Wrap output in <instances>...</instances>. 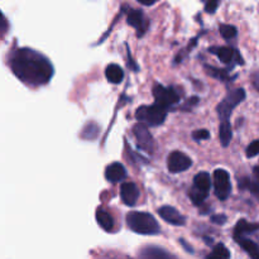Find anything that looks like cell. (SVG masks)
Wrapping results in <instances>:
<instances>
[{"label": "cell", "mask_w": 259, "mask_h": 259, "mask_svg": "<svg viewBox=\"0 0 259 259\" xmlns=\"http://www.w3.org/2000/svg\"><path fill=\"white\" fill-rule=\"evenodd\" d=\"M126 177V169L119 162H113V163L109 164L105 169V179L108 180L111 184H115V182L121 181L123 179Z\"/></svg>", "instance_id": "4fadbf2b"}, {"label": "cell", "mask_w": 259, "mask_h": 259, "mask_svg": "<svg viewBox=\"0 0 259 259\" xmlns=\"http://www.w3.org/2000/svg\"><path fill=\"white\" fill-rule=\"evenodd\" d=\"M214 192L219 200H227L232 192V182H230V176L225 169L218 168L214 171Z\"/></svg>", "instance_id": "5b68a950"}, {"label": "cell", "mask_w": 259, "mask_h": 259, "mask_svg": "<svg viewBox=\"0 0 259 259\" xmlns=\"http://www.w3.org/2000/svg\"><path fill=\"white\" fill-rule=\"evenodd\" d=\"M247 157H249V158H253V157L258 156L259 154V141H253L252 143L248 146L247 148Z\"/></svg>", "instance_id": "484cf974"}, {"label": "cell", "mask_w": 259, "mask_h": 259, "mask_svg": "<svg viewBox=\"0 0 259 259\" xmlns=\"http://www.w3.org/2000/svg\"><path fill=\"white\" fill-rule=\"evenodd\" d=\"M137 2L142 5H153L154 3H157L158 0H137Z\"/></svg>", "instance_id": "d6a6232c"}, {"label": "cell", "mask_w": 259, "mask_h": 259, "mask_svg": "<svg viewBox=\"0 0 259 259\" xmlns=\"http://www.w3.org/2000/svg\"><path fill=\"white\" fill-rule=\"evenodd\" d=\"M126 225L132 232L142 235H154L161 232L158 222L148 212L131 211L126 215Z\"/></svg>", "instance_id": "7a4b0ae2"}, {"label": "cell", "mask_w": 259, "mask_h": 259, "mask_svg": "<svg viewBox=\"0 0 259 259\" xmlns=\"http://www.w3.org/2000/svg\"><path fill=\"white\" fill-rule=\"evenodd\" d=\"M230 257V252L224 244L219 243V244L215 245L214 250H212L211 254L207 255V258H229Z\"/></svg>", "instance_id": "7402d4cb"}, {"label": "cell", "mask_w": 259, "mask_h": 259, "mask_svg": "<svg viewBox=\"0 0 259 259\" xmlns=\"http://www.w3.org/2000/svg\"><path fill=\"white\" fill-rule=\"evenodd\" d=\"M233 131L230 123H220V143L223 147H228L232 142Z\"/></svg>", "instance_id": "44dd1931"}, {"label": "cell", "mask_w": 259, "mask_h": 259, "mask_svg": "<svg viewBox=\"0 0 259 259\" xmlns=\"http://www.w3.org/2000/svg\"><path fill=\"white\" fill-rule=\"evenodd\" d=\"M258 229H259L258 224H250V223L245 222V220H240V222L237 224V227H235L234 238L244 237L245 234H250V233L255 232V230Z\"/></svg>", "instance_id": "ffe728a7"}, {"label": "cell", "mask_w": 259, "mask_h": 259, "mask_svg": "<svg viewBox=\"0 0 259 259\" xmlns=\"http://www.w3.org/2000/svg\"><path fill=\"white\" fill-rule=\"evenodd\" d=\"M126 23L138 30V35L144 34L148 28V20L144 18V13L138 9H129L126 13Z\"/></svg>", "instance_id": "30bf717a"}, {"label": "cell", "mask_w": 259, "mask_h": 259, "mask_svg": "<svg viewBox=\"0 0 259 259\" xmlns=\"http://www.w3.org/2000/svg\"><path fill=\"white\" fill-rule=\"evenodd\" d=\"M96 222L98 224L103 228L105 232H113L114 230V220L111 218V215L109 214L106 210L104 209H98L96 210Z\"/></svg>", "instance_id": "9a60e30c"}, {"label": "cell", "mask_w": 259, "mask_h": 259, "mask_svg": "<svg viewBox=\"0 0 259 259\" xmlns=\"http://www.w3.org/2000/svg\"><path fill=\"white\" fill-rule=\"evenodd\" d=\"M100 133V128L95 121H89L81 132V138L85 141H95Z\"/></svg>", "instance_id": "d6986e66"}, {"label": "cell", "mask_w": 259, "mask_h": 259, "mask_svg": "<svg viewBox=\"0 0 259 259\" xmlns=\"http://www.w3.org/2000/svg\"><path fill=\"white\" fill-rule=\"evenodd\" d=\"M197 103H199V98H197V96H194V98H191V99H189V100H187L185 108H192V106L196 105Z\"/></svg>", "instance_id": "4dcf8cb0"}, {"label": "cell", "mask_w": 259, "mask_h": 259, "mask_svg": "<svg viewBox=\"0 0 259 259\" xmlns=\"http://www.w3.org/2000/svg\"><path fill=\"white\" fill-rule=\"evenodd\" d=\"M219 3L220 0H207V2H205V12L210 13V14L215 13L218 7H219Z\"/></svg>", "instance_id": "83f0119b"}, {"label": "cell", "mask_w": 259, "mask_h": 259, "mask_svg": "<svg viewBox=\"0 0 259 259\" xmlns=\"http://www.w3.org/2000/svg\"><path fill=\"white\" fill-rule=\"evenodd\" d=\"M180 243H181V244L184 245V247H185V249H186L187 252H189V253H194V248H192V247H190V245L187 244L186 242H185V239H182V238H181V239H180Z\"/></svg>", "instance_id": "1f68e13d"}, {"label": "cell", "mask_w": 259, "mask_h": 259, "mask_svg": "<svg viewBox=\"0 0 259 259\" xmlns=\"http://www.w3.org/2000/svg\"><path fill=\"white\" fill-rule=\"evenodd\" d=\"M158 215L167 222L168 224L176 225V227H182L185 225V217L179 212V210L172 206H162L158 209Z\"/></svg>", "instance_id": "7c38bea8"}, {"label": "cell", "mask_w": 259, "mask_h": 259, "mask_svg": "<svg viewBox=\"0 0 259 259\" xmlns=\"http://www.w3.org/2000/svg\"><path fill=\"white\" fill-rule=\"evenodd\" d=\"M211 222L212 223H215V224H218V225H223V224H225V223H227V217H225V215H212L211 217Z\"/></svg>", "instance_id": "f1b7e54d"}, {"label": "cell", "mask_w": 259, "mask_h": 259, "mask_svg": "<svg viewBox=\"0 0 259 259\" xmlns=\"http://www.w3.org/2000/svg\"><path fill=\"white\" fill-rule=\"evenodd\" d=\"M201 2H204V3H205V2H207V0H201Z\"/></svg>", "instance_id": "e575fe53"}, {"label": "cell", "mask_w": 259, "mask_h": 259, "mask_svg": "<svg viewBox=\"0 0 259 259\" xmlns=\"http://www.w3.org/2000/svg\"><path fill=\"white\" fill-rule=\"evenodd\" d=\"M166 116L167 108H164L158 103L153 104V105L139 106L136 111L137 120L148 126L162 125L166 120Z\"/></svg>", "instance_id": "3957f363"}, {"label": "cell", "mask_w": 259, "mask_h": 259, "mask_svg": "<svg viewBox=\"0 0 259 259\" xmlns=\"http://www.w3.org/2000/svg\"><path fill=\"white\" fill-rule=\"evenodd\" d=\"M235 240L239 243L240 247H242L243 249H244L245 252H247L248 254L250 255V257H252V258H259V248L254 242H252V240L247 239V238H244V237L235 238Z\"/></svg>", "instance_id": "ac0fdd59"}, {"label": "cell", "mask_w": 259, "mask_h": 259, "mask_svg": "<svg viewBox=\"0 0 259 259\" xmlns=\"http://www.w3.org/2000/svg\"><path fill=\"white\" fill-rule=\"evenodd\" d=\"M254 177H255V180L259 182V167H255L254 168Z\"/></svg>", "instance_id": "836d02e7"}, {"label": "cell", "mask_w": 259, "mask_h": 259, "mask_svg": "<svg viewBox=\"0 0 259 259\" xmlns=\"http://www.w3.org/2000/svg\"><path fill=\"white\" fill-rule=\"evenodd\" d=\"M192 138L195 141H206V139L210 138V133L206 129H200V131H195L192 133Z\"/></svg>", "instance_id": "4316f807"}, {"label": "cell", "mask_w": 259, "mask_h": 259, "mask_svg": "<svg viewBox=\"0 0 259 259\" xmlns=\"http://www.w3.org/2000/svg\"><path fill=\"white\" fill-rule=\"evenodd\" d=\"M167 166L171 174H180L187 171L192 166V161L189 156L179 151L172 152L167 159Z\"/></svg>", "instance_id": "52a82bcc"}, {"label": "cell", "mask_w": 259, "mask_h": 259, "mask_svg": "<svg viewBox=\"0 0 259 259\" xmlns=\"http://www.w3.org/2000/svg\"><path fill=\"white\" fill-rule=\"evenodd\" d=\"M10 68L22 82L28 86H42L50 82L53 66L42 53L30 48H19L10 58Z\"/></svg>", "instance_id": "6da1fadb"}, {"label": "cell", "mask_w": 259, "mask_h": 259, "mask_svg": "<svg viewBox=\"0 0 259 259\" xmlns=\"http://www.w3.org/2000/svg\"><path fill=\"white\" fill-rule=\"evenodd\" d=\"M206 72L209 73L210 76H212V77L219 78V80L222 81H227L230 78L227 70H218V68L211 67V66H206Z\"/></svg>", "instance_id": "cb8c5ba5"}, {"label": "cell", "mask_w": 259, "mask_h": 259, "mask_svg": "<svg viewBox=\"0 0 259 259\" xmlns=\"http://www.w3.org/2000/svg\"><path fill=\"white\" fill-rule=\"evenodd\" d=\"M245 99V90L244 89H235V90L230 91L227 95V98L218 105L217 110L219 114L220 123H230V115H232L233 110L235 106L239 105L242 101Z\"/></svg>", "instance_id": "277c9868"}, {"label": "cell", "mask_w": 259, "mask_h": 259, "mask_svg": "<svg viewBox=\"0 0 259 259\" xmlns=\"http://www.w3.org/2000/svg\"><path fill=\"white\" fill-rule=\"evenodd\" d=\"M105 76H106V80L109 81L110 83H120L124 78V71L123 68L120 67L119 65L116 63H111L106 67L105 70Z\"/></svg>", "instance_id": "5bb4252c"}, {"label": "cell", "mask_w": 259, "mask_h": 259, "mask_svg": "<svg viewBox=\"0 0 259 259\" xmlns=\"http://www.w3.org/2000/svg\"><path fill=\"white\" fill-rule=\"evenodd\" d=\"M194 189L209 194L210 189H211V179H210V175L207 172H200L195 176Z\"/></svg>", "instance_id": "2e32d148"}, {"label": "cell", "mask_w": 259, "mask_h": 259, "mask_svg": "<svg viewBox=\"0 0 259 259\" xmlns=\"http://www.w3.org/2000/svg\"><path fill=\"white\" fill-rule=\"evenodd\" d=\"M209 51L215 53L219 57V60L225 65L234 66L235 63H243L239 52L233 47H211Z\"/></svg>", "instance_id": "9c48e42d"}, {"label": "cell", "mask_w": 259, "mask_h": 259, "mask_svg": "<svg viewBox=\"0 0 259 259\" xmlns=\"http://www.w3.org/2000/svg\"><path fill=\"white\" fill-rule=\"evenodd\" d=\"M139 189L137 187L136 184L133 182H124L120 186V197L121 201L126 205V206H136L139 199Z\"/></svg>", "instance_id": "8fae6325"}, {"label": "cell", "mask_w": 259, "mask_h": 259, "mask_svg": "<svg viewBox=\"0 0 259 259\" xmlns=\"http://www.w3.org/2000/svg\"><path fill=\"white\" fill-rule=\"evenodd\" d=\"M207 195H209V194H206V192L199 191V190H196V189H194V187H192L191 192H190V199H191V201L194 202L195 205H201L202 202L205 201V199L207 197Z\"/></svg>", "instance_id": "d4e9b609"}, {"label": "cell", "mask_w": 259, "mask_h": 259, "mask_svg": "<svg viewBox=\"0 0 259 259\" xmlns=\"http://www.w3.org/2000/svg\"><path fill=\"white\" fill-rule=\"evenodd\" d=\"M153 96L156 99V103L161 104L164 108L175 105V104H177L181 100L179 91L172 88V86L166 88V86L156 85L153 89Z\"/></svg>", "instance_id": "8992f818"}, {"label": "cell", "mask_w": 259, "mask_h": 259, "mask_svg": "<svg viewBox=\"0 0 259 259\" xmlns=\"http://www.w3.org/2000/svg\"><path fill=\"white\" fill-rule=\"evenodd\" d=\"M133 133L134 136H136L137 143H138L139 148L144 149V151L149 152V153H152V152L154 151L153 137L151 136V133H149L146 124L143 123L136 124L133 128Z\"/></svg>", "instance_id": "ba28073f"}, {"label": "cell", "mask_w": 259, "mask_h": 259, "mask_svg": "<svg viewBox=\"0 0 259 259\" xmlns=\"http://www.w3.org/2000/svg\"><path fill=\"white\" fill-rule=\"evenodd\" d=\"M142 258H171L172 254L159 247H147L139 253Z\"/></svg>", "instance_id": "e0dca14e"}, {"label": "cell", "mask_w": 259, "mask_h": 259, "mask_svg": "<svg viewBox=\"0 0 259 259\" xmlns=\"http://www.w3.org/2000/svg\"><path fill=\"white\" fill-rule=\"evenodd\" d=\"M252 83L255 88V90L259 91V70L255 71V72L252 75Z\"/></svg>", "instance_id": "f546056e"}, {"label": "cell", "mask_w": 259, "mask_h": 259, "mask_svg": "<svg viewBox=\"0 0 259 259\" xmlns=\"http://www.w3.org/2000/svg\"><path fill=\"white\" fill-rule=\"evenodd\" d=\"M220 33H222V35L225 38V39H233V38L237 37L238 30L234 25L223 24L220 25Z\"/></svg>", "instance_id": "603a6c76"}]
</instances>
